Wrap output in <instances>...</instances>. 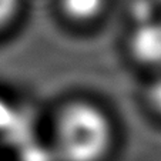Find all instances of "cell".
<instances>
[{"mask_svg": "<svg viewBox=\"0 0 161 161\" xmlns=\"http://www.w3.org/2000/svg\"><path fill=\"white\" fill-rule=\"evenodd\" d=\"M114 144V124L97 103L74 100L58 111L52 148L57 161H104Z\"/></svg>", "mask_w": 161, "mask_h": 161, "instance_id": "1", "label": "cell"}, {"mask_svg": "<svg viewBox=\"0 0 161 161\" xmlns=\"http://www.w3.org/2000/svg\"><path fill=\"white\" fill-rule=\"evenodd\" d=\"M128 52L143 67L161 71V17L154 16L144 21L133 23L128 34Z\"/></svg>", "mask_w": 161, "mask_h": 161, "instance_id": "2", "label": "cell"}, {"mask_svg": "<svg viewBox=\"0 0 161 161\" xmlns=\"http://www.w3.org/2000/svg\"><path fill=\"white\" fill-rule=\"evenodd\" d=\"M108 0H58L60 12L76 25H91L106 12Z\"/></svg>", "mask_w": 161, "mask_h": 161, "instance_id": "3", "label": "cell"}, {"mask_svg": "<svg viewBox=\"0 0 161 161\" xmlns=\"http://www.w3.org/2000/svg\"><path fill=\"white\" fill-rule=\"evenodd\" d=\"M23 0H0V31L14 23L21 10Z\"/></svg>", "mask_w": 161, "mask_h": 161, "instance_id": "4", "label": "cell"}, {"mask_svg": "<svg viewBox=\"0 0 161 161\" xmlns=\"http://www.w3.org/2000/svg\"><path fill=\"white\" fill-rule=\"evenodd\" d=\"M146 98L151 111L161 117V71H158L157 76L150 81L146 91Z\"/></svg>", "mask_w": 161, "mask_h": 161, "instance_id": "5", "label": "cell"}]
</instances>
